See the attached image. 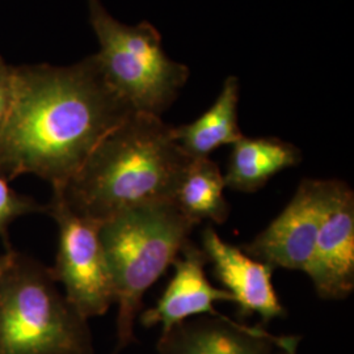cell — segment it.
<instances>
[{"label": "cell", "mask_w": 354, "mask_h": 354, "mask_svg": "<svg viewBox=\"0 0 354 354\" xmlns=\"http://www.w3.org/2000/svg\"><path fill=\"white\" fill-rule=\"evenodd\" d=\"M302 162V152L289 142L274 137L245 138L232 145L225 175L226 188L253 193L279 172Z\"/></svg>", "instance_id": "cell-12"}, {"label": "cell", "mask_w": 354, "mask_h": 354, "mask_svg": "<svg viewBox=\"0 0 354 354\" xmlns=\"http://www.w3.org/2000/svg\"><path fill=\"white\" fill-rule=\"evenodd\" d=\"M226 183L219 165L207 158H192L174 197L178 212L194 226L203 221L222 225L230 214Z\"/></svg>", "instance_id": "cell-14"}, {"label": "cell", "mask_w": 354, "mask_h": 354, "mask_svg": "<svg viewBox=\"0 0 354 354\" xmlns=\"http://www.w3.org/2000/svg\"><path fill=\"white\" fill-rule=\"evenodd\" d=\"M327 180L304 178L283 212L251 243L241 245L268 266L307 272L315 248Z\"/></svg>", "instance_id": "cell-8"}, {"label": "cell", "mask_w": 354, "mask_h": 354, "mask_svg": "<svg viewBox=\"0 0 354 354\" xmlns=\"http://www.w3.org/2000/svg\"><path fill=\"white\" fill-rule=\"evenodd\" d=\"M130 113L95 54L68 67H13L12 99L0 127V176L35 175L62 189Z\"/></svg>", "instance_id": "cell-1"}, {"label": "cell", "mask_w": 354, "mask_h": 354, "mask_svg": "<svg viewBox=\"0 0 354 354\" xmlns=\"http://www.w3.org/2000/svg\"><path fill=\"white\" fill-rule=\"evenodd\" d=\"M297 336H274L231 317H203L185 320L160 336L159 354H270L276 346L299 342Z\"/></svg>", "instance_id": "cell-11"}, {"label": "cell", "mask_w": 354, "mask_h": 354, "mask_svg": "<svg viewBox=\"0 0 354 354\" xmlns=\"http://www.w3.org/2000/svg\"><path fill=\"white\" fill-rule=\"evenodd\" d=\"M0 270V354H93L88 320L68 302L51 268L10 250Z\"/></svg>", "instance_id": "cell-4"}, {"label": "cell", "mask_w": 354, "mask_h": 354, "mask_svg": "<svg viewBox=\"0 0 354 354\" xmlns=\"http://www.w3.org/2000/svg\"><path fill=\"white\" fill-rule=\"evenodd\" d=\"M89 21L100 51L95 54L102 76L133 112L159 115L176 100L189 68L169 59L155 26L121 24L100 0H87Z\"/></svg>", "instance_id": "cell-5"}, {"label": "cell", "mask_w": 354, "mask_h": 354, "mask_svg": "<svg viewBox=\"0 0 354 354\" xmlns=\"http://www.w3.org/2000/svg\"><path fill=\"white\" fill-rule=\"evenodd\" d=\"M46 213L58 226V252L51 268L66 298L84 317H102L115 302L114 286L100 238V223L76 214L58 190H53Z\"/></svg>", "instance_id": "cell-6"}, {"label": "cell", "mask_w": 354, "mask_h": 354, "mask_svg": "<svg viewBox=\"0 0 354 354\" xmlns=\"http://www.w3.org/2000/svg\"><path fill=\"white\" fill-rule=\"evenodd\" d=\"M194 227L174 203L134 207L102 223L100 238L118 306L112 354L137 342L134 324L145 292L174 264Z\"/></svg>", "instance_id": "cell-3"}, {"label": "cell", "mask_w": 354, "mask_h": 354, "mask_svg": "<svg viewBox=\"0 0 354 354\" xmlns=\"http://www.w3.org/2000/svg\"><path fill=\"white\" fill-rule=\"evenodd\" d=\"M10 181L0 176V238L6 251L12 250L10 239V226L24 215L46 213V205H41L36 200L19 194L10 187Z\"/></svg>", "instance_id": "cell-15"}, {"label": "cell", "mask_w": 354, "mask_h": 354, "mask_svg": "<svg viewBox=\"0 0 354 354\" xmlns=\"http://www.w3.org/2000/svg\"><path fill=\"white\" fill-rule=\"evenodd\" d=\"M306 274L323 299H344L354 289V193L340 180L326 181L315 248Z\"/></svg>", "instance_id": "cell-7"}, {"label": "cell", "mask_w": 354, "mask_h": 354, "mask_svg": "<svg viewBox=\"0 0 354 354\" xmlns=\"http://www.w3.org/2000/svg\"><path fill=\"white\" fill-rule=\"evenodd\" d=\"M239 80L228 76L218 99L196 121L172 127V136L190 158H207L223 145H234L243 137L238 124Z\"/></svg>", "instance_id": "cell-13"}, {"label": "cell", "mask_w": 354, "mask_h": 354, "mask_svg": "<svg viewBox=\"0 0 354 354\" xmlns=\"http://www.w3.org/2000/svg\"><path fill=\"white\" fill-rule=\"evenodd\" d=\"M192 160L159 115L133 112L58 190L76 214L102 225L134 207L172 203Z\"/></svg>", "instance_id": "cell-2"}, {"label": "cell", "mask_w": 354, "mask_h": 354, "mask_svg": "<svg viewBox=\"0 0 354 354\" xmlns=\"http://www.w3.org/2000/svg\"><path fill=\"white\" fill-rule=\"evenodd\" d=\"M206 264L209 263L203 248L188 241L172 264L174 277L155 307L140 315V324L145 328L160 326L163 336L190 317H226L215 310L214 302H232V297L210 283L205 273Z\"/></svg>", "instance_id": "cell-10"}, {"label": "cell", "mask_w": 354, "mask_h": 354, "mask_svg": "<svg viewBox=\"0 0 354 354\" xmlns=\"http://www.w3.org/2000/svg\"><path fill=\"white\" fill-rule=\"evenodd\" d=\"M7 260H8V252H6L4 254H0V270L6 266Z\"/></svg>", "instance_id": "cell-18"}, {"label": "cell", "mask_w": 354, "mask_h": 354, "mask_svg": "<svg viewBox=\"0 0 354 354\" xmlns=\"http://www.w3.org/2000/svg\"><path fill=\"white\" fill-rule=\"evenodd\" d=\"M203 251L207 263L213 264L215 279L223 290L232 297L241 319L259 315L263 324L286 317V310L273 286L274 268L261 263L222 241L213 227H206L201 235Z\"/></svg>", "instance_id": "cell-9"}, {"label": "cell", "mask_w": 354, "mask_h": 354, "mask_svg": "<svg viewBox=\"0 0 354 354\" xmlns=\"http://www.w3.org/2000/svg\"><path fill=\"white\" fill-rule=\"evenodd\" d=\"M298 344H292L290 346H286V348H279L276 346V349L270 354H298Z\"/></svg>", "instance_id": "cell-17"}, {"label": "cell", "mask_w": 354, "mask_h": 354, "mask_svg": "<svg viewBox=\"0 0 354 354\" xmlns=\"http://www.w3.org/2000/svg\"><path fill=\"white\" fill-rule=\"evenodd\" d=\"M13 67L0 55V127L8 113L12 99Z\"/></svg>", "instance_id": "cell-16"}]
</instances>
